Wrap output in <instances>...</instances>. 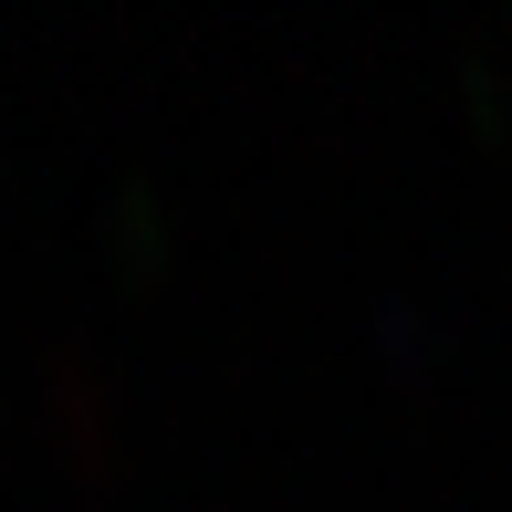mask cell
<instances>
[{
	"mask_svg": "<svg viewBox=\"0 0 512 512\" xmlns=\"http://www.w3.org/2000/svg\"><path fill=\"white\" fill-rule=\"evenodd\" d=\"M53 398H63V429L74 439H105V387L84 366H53Z\"/></svg>",
	"mask_w": 512,
	"mask_h": 512,
	"instance_id": "6da1fadb",
	"label": "cell"
}]
</instances>
